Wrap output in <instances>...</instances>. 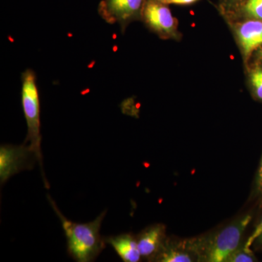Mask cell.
Wrapping results in <instances>:
<instances>
[{
	"instance_id": "6da1fadb",
	"label": "cell",
	"mask_w": 262,
	"mask_h": 262,
	"mask_svg": "<svg viewBox=\"0 0 262 262\" xmlns=\"http://www.w3.org/2000/svg\"><path fill=\"white\" fill-rule=\"evenodd\" d=\"M48 201L61 222L67 239V251L72 258L79 262L94 261L105 246L104 237L100 234V229L106 211L101 213L96 220L89 223L79 224L66 218L50 196Z\"/></svg>"
},
{
	"instance_id": "7a4b0ae2",
	"label": "cell",
	"mask_w": 262,
	"mask_h": 262,
	"mask_svg": "<svg viewBox=\"0 0 262 262\" xmlns=\"http://www.w3.org/2000/svg\"><path fill=\"white\" fill-rule=\"evenodd\" d=\"M21 101L24 116L27 125V135L24 144H27L37 157L46 187L50 185L43 170L42 155L41 151L40 101L38 91L36 75L28 69L21 75Z\"/></svg>"
},
{
	"instance_id": "3957f363",
	"label": "cell",
	"mask_w": 262,
	"mask_h": 262,
	"mask_svg": "<svg viewBox=\"0 0 262 262\" xmlns=\"http://www.w3.org/2000/svg\"><path fill=\"white\" fill-rule=\"evenodd\" d=\"M252 220L251 215L243 217L234 223L217 232L209 238L198 242V253L205 261L223 262L239 248L243 234Z\"/></svg>"
},
{
	"instance_id": "277c9868",
	"label": "cell",
	"mask_w": 262,
	"mask_h": 262,
	"mask_svg": "<svg viewBox=\"0 0 262 262\" xmlns=\"http://www.w3.org/2000/svg\"><path fill=\"white\" fill-rule=\"evenodd\" d=\"M37 157L29 145L4 144L0 147V182L4 184L15 174L32 170Z\"/></svg>"
},
{
	"instance_id": "5b68a950",
	"label": "cell",
	"mask_w": 262,
	"mask_h": 262,
	"mask_svg": "<svg viewBox=\"0 0 262 262\" xmlns=\"http://www.w3.org/2000/svg\"><path fill=\"white\" fill-rule=\"evenodd\" d=\"M146 0H102L98 5V13L110 24H119L122 31L127 24L140 17Z\"/></svg>"
},
{
	"instance_id": "8992f818",
	"label": "cell",
	"mask_w": 262,
	"mask_h": 262,
	"mask_svg": "<svg viewBox=\"0 0 262 262\" xmlns=\"http://www.w3.org/2000/svg\"><path fill=\"white\" fill-rule=\"evenodd\" d=\"M142 15L146 25L162 37L177 35V23L166 5L158 0H146Z\"/></svg>"
},
{
	"instance_id": "52a82bcc",
	"label": "cell",
	"mask_w": 262,
	"mask_h": 262,
	"mask_svg": "<svg viewBox=\"0 0 262 262\" xmlns=\"http://www.w3.org/2000/svg\"><path fill=\"white\" fill-rule=\"evenodd\" d=\"M106 244L111 245L118 256L125 262H137L140 260L141 253L138 247L137 239L131 234L104 237Z\"/></svg>"
},
{
	"instance_id": "ba28073f",
	"label": "cell",
	"mask_w": 262,
	"mask_h": 262,
	"mask_svg": "<svg viewBox=\"0 0 262 262\" xmlns=\"http://www.w3.org/2000/svg\"><path fill=\"white\" fill-rule=\"evenodd\" d=\"M237 34L245 56H249L254 50L262 46V21L249 20L243 24Z\"/></svg>"
},
{
	"instance_id": "9c48e42d",
	"label": "cell",
	"mask_w": 262,
	"mask_h": 262,
	"mask_svg": "<svg viewBox=\"0 0 262 262\" xmlns=\"http://www.w3.org/2000/svg\"><path fill=\"white\" fill-rule=\"evenodd\" d=\"M163 226L157 225L144 229L137 239L141 256L149 257L159 251L164 237Z\"/></svg>"
},
{
	"instance_id": "30bf717a",
	"label": "cell",
	"mask_w": 262,
	"mask_h": 262,
	"mask_svg": "<svg viewBox=\"0 0 262 262\" xmlns=\"http://www.w3.org/2000/svg\"><path fill=\"white\" fill-rule=\"evenodd\" d=\"M157 261L162 262H190L192 258L188 253L174 248H164L158 253Z\"/></svg>"
},
{
	"instance_id": "8fae6325",
	"label": "cell",
	"mask_w": 262,
	"mask_h": 262,
	"mask_svg": "<svg viewBox=\"0 0 262 262\" xmlns=\"http://www.w3.org/2000/svg\"><path fill=\"white\" fill-rule=\"evenodd\" d=\"M256 261L254 255L251 250L237 248L227 258L226 262H253Z\"/></svg>"
},
{
	"instance_id": "7c38bea8",
	"label": "cell",
	"mask_w": 262,
	"mask_h": 262,
	"mask_svg": "<svg viewBox=\"0 0 262 262\" xmlns=\"http://www.w3.org/2000/svg\"><path fill=\"white\" fill-rule=\"evenodd\" d=\"M245 10L253 18L262 20V0H248Z\"/></svg>"
},
{
	"instance_id": "4fadbf2b",
	"label": "cell",
	"mask_w": 262,
	"mask_h": 262,
	"mask_svg": "<svg viewBox=\"0 0 262 262\" xmlns=\"http://www.w3.org/2000/svg\"><path fill=\"white\" fill-rule=\"evenodd\" d=\"M251 81L256 96L262 100V69L256 68L252 71Z\"/></svg>"
},
{
	"instance_id": "5bb4252c",
	"label": "cell",
	"mask_w": 262,
	"mask_h": 262,
	"mask_svg": "<svg viewBox=\"0 0 262 262\" xmlns=\"http://www.w3.org/2000/svg\"><path fill=\"white\" fill-rule=\"evenodd\" d=\"M256 243L260 246H262V219L260 223L253 231L251 235L248 237L247 241L245 244L244 247L247 250H251V247L253 244Z\"/></svg>"
},
{
	"instance_id": "9a60e30c",
	"label": "cell",
	"mask_w": 262,
	"mask_h": 262,
	"mask_svg": "<svg viewBox=\"0 0 262 262\" xmlns=\"http://www.w3.org/2000/svg\"><path fill=\"white\" fill-rule=\"evenodd\" d=\"M163 4L189 5L198 1V0H158Z\"/></svg>"
},
{
	"instance_id": "2e32d148",
	"label": "cell",
	"mask_w": 262,
	"mask_h": 262,
	"mask_svg": "<svg viewBox=\"0 0 262 262\" xmlns=\"http://www.w3.org/2000/svg\"><path fill=\"white\" fill-rule=\"evenodd\" d=\"M257 190L262 198V157L257 176Z\"/></svg>"
},
{
	"instance_id": "e0dca14e",
	"label": "cell",
	"mask_w": 262,
	"mask_h": 262,
	"mask_svg": "<svg viewBox=\"0 0 262 262\" xmlns=\"http://www.w3.org/2000/svg\"><path fill=\"white\" fill-rule=\"evenodd\" d=\"M259 55H260V56H261V58L262 59V48L261 49V51H260V52H259Z\"/></svg>"
},
{
	"instance_id": "ac0fdd59",
	"label": "cell",
	"mask_w": 262,
	"mask_h": 262,
	"mask_svg": "<svg viewBox=\"0 0 262 262\" xmlns=\"http://www.w3.org/2000/svg\"><path fill=\"white\" fill-rule=\"evenodd\" d=\"M234 1H238V0H234Z\"/></svg>"
}]
</instances>
